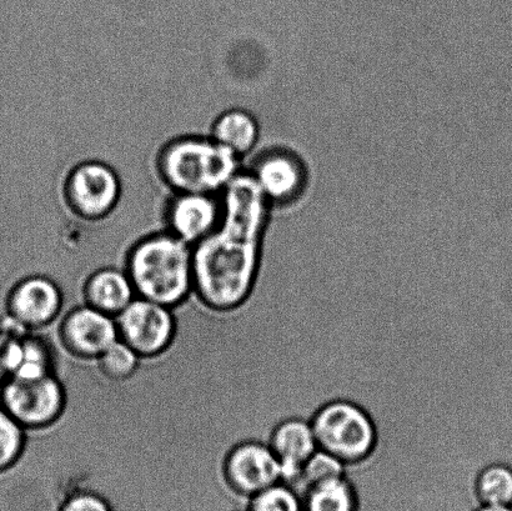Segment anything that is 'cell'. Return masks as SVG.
Masks as SVG:
<instances>
[{
    "mask_svg": "<svg viewBox=\"0 0 512 511\" xmlns=\"http://www.w3.org/2000/svg\"><path fill=\"white\" fill-rule=\"evenodd\" d=\"M0 404L27 432H40L62 419L68 407V393L58 374L9 377L0 384Z\"/></svg>",
    "mask_w": 512,
    "mask_h": 511,
    "instance_id": "obj_6",
    "label": "cell"
},
{
    "mask_svg": "<svg viewBox=\"0 0 512 511\" xmlns=\"http://www.w3.org/2000/svg\"><path fill=\"white\" fill-rule=\"evenodd\" d=\"M58 339L69 357L94 363L119 339L117 322L110 315L83 303L60 319Z\"/></svg>",
    "mask_w": 512,
    "mask_h": 511,
    "instance_id": "obj_10",
    "label": "cell"
},
{
    "mask_svg": "<svg viewBox=\"0 0 512 511\" xmlns=\"http://www.w3.org/2000/svg\"><path fill=\"white\" fill-rule=\"evenodd\" d=\"M115 322L119 340L142 360L163 357L177 339L178 322L174 310L147 299L135 298Z\"/></svg>",
    "mask_w": 512,
    "mask_h": 511,
    "instance_id": "obj_7",
    "label": "cell"
},
{
    "mask_svg": "<svg viewBox=\"0 0 512 511\" xmlns=\"http://www.w3.org/2000/svg\"><path fill=\"white\" fill-rule=\"evenodd\" d=\"M222 198L218 227L193 247L194 297L210 312L230 314L249 303L259 284L265 197L253 175L240 172Z\"/></svg>",
    "mask_w": 512,
    "mask_h": 511,
    "instance_id": "obj_1",
    "label": "cell"
},
{
    "mask_svg": "<svg viewBox=\"0 0 512 511\" xmlns=\"http://www.w3.org/2000/svg\"><path fill=\"white\" fill-rule=\"evenodd\" d=\"M122 195L119 173L102 160L75 164L62 185L65 208L74 218L89 224L108 219L119 207Z\"/></svg>",
    "mask_w": 512,
    "mask_h": 511,
    "instance_id": "obj_5",
    "label": "cell"
},
{
    "mask_svg": "<svg viewBox=\"0 0 512 511\" xmlns=\"http://www.w3.org/2000/svg\"><path fill=\"white\" fill-rule=\"evenodd\" d=\"M64 294L54 279L44 274L20 279L8 294V317L25 332L39 333L53 325L62 315Z\"/></svg>",
    "mask_w": 512,
    "mask_h": 511,
    "instance_id": "obj_9",
    "label": "cell"
},
{
    "mask_svg": "<svg viewBox=\"0 0 512 511\" xmlns=\"http://www.w3.org/2000/svg\"><path fill=\"white\" fill-rule=\"evenodd\" d=\"M55 511H115L107 497L93 489H77L68 493Z\"/></svg>",
    "mask_w": 512,
    "mask_h": 511,
    "instance_id": "obj_23",
    "label": "cell"
},
{
    "mask_svg": "<svg viewBox=\"0 0 512 511\" xmlns=\"http://www.w3.org/2000/svg\"><path fill=\"white\" fill-rule=\"evenodd\" d=\"M23 337H17L0 329V384L13 375L18 368Z\"/></svg>",
    "mask_w": 512,
    "mask_h": 511,
    "instance_id": "obj_24",
    "label": "cell"
},
{
    "mask_svg": "<svg viewBox=\"0 0 512 511\" xmlns=\"http://www.w3.org/2000/svg\"><path fill=\"white\" fill-rule=\"evenodd\" d=\"M471 511H512V507H496V505H476Z\"/></svg>",
    "mask_w": 512,
    "mask_h": 511,
    "instance_id": "obj_25",
    "label": "cell"
},
{
    "mask_svg": "<svg viewBox=\"0 0 512 511\" xmlns=\"http://www.w3.org/2000/svg\"><path fill=\"white\" fill-rule=\"evenodd\" d=\"M245 508L249 511H304V504L298 490L279 482L248 499Z\"/></svg>",
    "mask_w": 512,
    "mask_h": 511,
    "instance_id": "obj_21",
    "label": "cell"
},
{
    "mask_svg": "<svg viewBox=\"0 0 512 511\" xmlns=\"http://www.w3.org/2000/svg\"><path fill=\"white\" fill-rule=\"evenodd\" d=\"M318 448L333 455L346 469L373 457L379 443L375 420L363 405L334 399L321 405L310 419Z\"/></svg>",
    "mask_w": 512,
    "mask_h": 511,
    "instance_id": "obj_4",
    "label": "cell"
},
{
    "mask_svg": "<svg viewBox=\"0 0 512 511\" xmlns=\"http://www.w3.org/2000/svg\"><path fill=\"white\" fill-rule=\"evenodd\" d=\"M346 473H348V469H346L343 462L324 452V450L318 449L304 464L299 493H303V490L310 487V485L344 477Z\"/></svg>",
    "mask_w": 512,
    "mask_h": 511,
    "instance_id": "obj_22",
    "label": "cell"
},
{
    "mask_svg": "<svg viewBox=\"0 0 512 511\" xmlns=\"http://www.w3.org/2000/svg\"><path fill=\"white\" fill-rule=\"evenodd\" d=\"M137 298L124 268L103 267L90 273L82 287L83 303L117 318Z\"/></svg>",
    "mask_w": 512,
    "mask_h": 511,
    "instance_id": "obj_13",
    "label": "cell"
},
{
    "mask_svg": "<svg viewBox=\"0 0 512 511\" xmlns=\"http://www.w3.org/2000/svg\"><path fill=\"white\" fill-rule=\"evenodd\" d=\"M222 478L229 492L248 500L281 482L279 460L264 440L244 439L224 455Z\"/></svg>",
    "mask_w": 512,
    "mask_h": 511,
    "instance_id": "obj_8",
    "label": "cell"
},
{
    "mask_svg": "<svg viewBox=\"0 0 512 511\" xmlns=\"http://www.w3.org/2000/svg\"><path fill=\"white\" fill-rule=\"evenodd\" d=\"M239 162L209 134H183L160 147L155 170L170 193L222 194L240 173Z\"/></svg>",
    "mask_w": 512,
    "mask_h": 511,
    "instance_id": "obj_3",
    "label": "cell"
},
{
    "mask_svg": "<svg viewBox=\"0 0 512 511\" xmlns=\"http://www.w3.org/2000/svg\"><path fill=\"white\" fill-rule=\"evenodd\" d=\"M209 135L235 157L242 159L254 148L259 128L252 115L245 110L229 109L214 119Z\"/></svg>",
    "mask_w": 512,
    "mask_h": 511,
    "instance_id": "obj_14",
    "label": "cell"
},
{
    "mask_svg": "<svg viewBox=\"0 0 512 511\" xmlns=\"http://www.w3.org/2000/svg\"><path fill=\"white\" fill-rule=\"evenodd\" d=\"M253 178L264 197L281 198L289 195L299 183V173L289 159L268 157L258 164Z\"/></svg>",
    "mask_w": 512,
    "mask_h": 511,
    "instance_id": "obj_18",
    "label": "cell"
},
{
    "mask_svg": "<svg viewBox=\"0 0 512 511\" xmlns=\"http://www.w3.org/2000/svg\"><path fill=\"white\" fill-rule=\"evenodd\" d=\"M473 497L478 505L512 507V467L494 460L481 467L473 483Z\"/></svg>",
    "mask_w": 512,
    "mask_h": 511,
    "instance_id": "obj_16",
    "label": "cell"
},
{
    "mask_svg": "<svg viewBox=\"0 0 512 511\" xmlns=\"http://www.w3.org/2000/svg\"><path fill=\"white\" fill-rule=\"evenodd\" d=\"M304 511H360L361 495L353 480L344 477L325 480L305 488Z\"/></svg>",
    "mask_w": 512,
    "mask_h": 511,
    "instance_id": "obj_15",
    "label": "cell"
},
{
    "mask_svg": "<svg viewBox=\"0 0 512 511\" xmlns=\"http://www.w3.org/2000/svg\"><path fill=\"white\" fill-rule=\"evenodd\" d=\"M268 444L279 460L281 482L299 492L304 464L319 449L310 420L296 417L281 420L271 429Z\"/></svg>",
    "mask_w": 512,
    "mask_h": 511,
    "instance_id": "obj_12",
    "label": "cell"
},
{
    "mask_svg": "<svg viewBox=\"0 0 512 511\" xmlns=\"http://www.w3.org/2000/svg\"><path fill=\"white\" fill-rule=\"evenodd\" d=\"M233 511H249L247 508H244V509H237V510H233Z\"/></svg>",
    "mask_w": 512,
    "mask_h": 511,
    "instance_id": "obj_26",
    "label": "cell"
},
{
    "mask_svg": "<svg viewBox=\"0 0 512 511\" xmlns=\"http://www.w3.org/2000/svg\"><path fill=\"white\" fill-rule=\"evenodd\" d=\"M123 268L138 298L175 310L194 297L193 247L167 230L130 245Z\"/></svg>",
    "mask_w": 512,
    "mask_h": 511,
    "instance_id": "obj_2",
    "label": "cell"
},
{
    "mask_svg": "<svg viewBox=\"0 0 512 511\" xmlns=\"http://www.w3.org/2000/svg\"><path fill=\"white\" fill-rule=\"evenodd\" d=\"M27 430L0 408V474L8 472L23 457Z\"/></svg>",
    "mask_w": 512,
    "mask_h": 511,
    "instance_id": "obj_20",
    "label": "cell"
},
{
    "mask_svg": "<svg viewBox=\"0 0 512 511\" xmlns=\"http://www.w3.org/2000/svg\"><path fill=\"white\" fill-rule=\"evenodd\" d=\"M52 374H57L53 345L38 333L24 335L18 368L10 377L42 378Z\"/></svg>",
    "mask_w": 512,
    "mask_h": 511,
    "instance_id": "obj_17",
    "label": "cell"
},
{
    "mask_svg": "<svg viewBox=\"0 0 512 511\" xmlns=\"http://www.w3.org/2000/svg\"><path fill=\"white\" fill-rule=\"evenodd\" d=\"M222 215V194L170 193L163 210L164 230L194 247L218 227Z\"/></svg>",
    "mask_w": 512,
    "mask_h": 511,
    "instance_id": "obj_11",
    "label": "cell"
},
{
    "mask_svg": "<svg viewBox=\"0 0 512 511\" xmlns=\"http://www.w3.org/2000/svg\"><path fill=\"white\" fill-rule=\"evenodd\" d=\"M142 362L132 348L118 339L94 363L108 382L123 383L138 373Z\"/></svg>",
    "mask_w": 512,
    "mask_h": 511,
    "instance_id": "obj_19",
    "label": "cell"
}]
</instances>
